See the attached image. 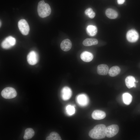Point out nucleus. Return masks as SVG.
<instances>
[{
    "mask_svg": "<svg viewBox=\"0 0 140 140\" xmlns=\"http://www.w3.org/2000/svg\"><path fill=\"white\" fill-rule=\"evenodd\" d=\"M106 126L103 124L96 125L89 132V136L94 139H100L104 138L106 136Z\"/></svg>",
    "mask_w": 140,
    "mask_h": 140,
    "instance_id": "f257e3e1",
    "label": "nucleus"
},
{
    "mask_svg": "<svg viewBox=\"0 0 140 140\" xmlns=\"http://www.w3.org/2000/svg\"><path fill=\"white\" fill-rule=\"evenodd\" d=\"M37 11L39 16L41 18H44L50 14L51 9L49 5L43 0L38 3Z\"/></svg>",
    "mask_w": 140,
    "mask_h": 140,
    "instance_id": "f03ea898",
    "label": "nucleus"
},
{
    "mask_svg": "<svg viewBox=\"0 0 140 140\" xmlns=\"http://www.w3.org/2000/svg\"><path fill=\"white\" fill-rule=\"evenodd\" d=\"M1 95L4 98L10 99L16 97L17 95V93L14 88L8 87L3 89L1 92Z\"/></svg>",
    "mask_w": 140,
    "mask_h": 140,
    "instance_id": "7ed1b4c3",
    "label": "nucleus"
},
{
    "mask_svg": "<svg viewBox=\"0 0 140 140\" xmlns=\"http://www.w3.org/2000/svg\"><path fill=\"white\" fill-rule=\"evenodd\" d=\"M119 130V127L117 125L113 124L109 126L106 128V136L109 138L112 137L117 134Z\"/></svg>",
    "mask_w": 140,
    "mask_h": 140,
    "instance_id": "20e7f679",
    "label": "nucleus"
},
{
    "mask_svg": "<svg viewBox=\"0 0 140 140\" xmlns=\"http://www.w3.org/2000/svg\"><path fill=\"white\" fill-rule=\"evenodd\" d=\"M18 26L20 31L23 35H26L29 34L30 27L26 20L23 19L20 20L18 23Z\"/></svg>",
    "mask_w": 140,
    "mask_h": 140,
    "instance_id": "39448f33",
    "label": "nucleus"
},
{
    "mask_svg": "<svg viewBox=\"0 0 140 140\" xmlns=\"http://www.w3.org/2000/svg\"><path fill=\"white\" fill-rule=\"evenodd\" d=\"M16 41V39L14 37L12 36H9L2 41L1 46L3 48L8 49L15 45Z\"/></svg>",
    "mask_w": 140,
    "mask_h": 140,
    "instance_id": "423d86ee",
    "label": "nucleus"
},
{
    "mask_svg": "<svg viewBox=\"0 0 140 140\" xmlns=\"http://www.w3.org/2000/svg\"><path fill=\"white\" fill-rule=\"evenodd\" d=\"M27 59V62L30 65H35L37 63L38 60V54L35 51H31L28 54Z\"/></svg>",
    "mask_w": 140,
    "mask_h": 140,
    "instance_id": "0eeeda50",
    "label": "nucleus"
},
{
    "mask_svg": "<svg viewBox=\"0 0 140 140\" xmlns=\"http://www.w3.org/2000/svg\"><path fill=\"white\" fill-rule=\"evenodd\" d=\"M139 36L138 32L135 30L131 29L127 33L126 38L127 40L131 43H134L137 41Z\"/></svg>",
    "mask_w": 140,
    "mask_h": 140,
    "instance_id": "6e6552de",
    "label": "nucleus"
},
{
    "mask_svg": "<svg viewBox=\"0 0 140 140\" xmlns=\"http://www.w3.org/2000/svg\"><path fill=\"white\" fill-rule=\"evenodd\" d=\"M76 101L80 106L82 107L87 106L89 102L88 97L86 95L83 94L78 95L76 98Z\"/></svg>",
    "mask_w": 140,
    "mask_h": 140,
    "instance_id": "1a4fd4ad",
    "label": "nucleus"
},
{
    "mask_svg": "<svg viewBox=\"0 0 140 140\" xmlns=\"http://www.w3.org/2000/svg\"><path fill=\"white\" fill-rule=\"evenodd\" d=\"M72 95V91L71 89L68 87H63L61 91V96L64 100L66 101L69 99Z\"/></svg>",
    "mask_w": 140,
    "mask_h": 140,
    "instance_id": "9d476101",
    "label": "nucleus"
},
{
    "mask_svg": "<svg viewBox=\"0 0 140 140\" xmlns=\"http://www.w3.org/2000/svg\"><path fill=\"white\" fill-rule=\"evenodd\" d=\"M92 117L95 120H100L104 118L106 116V114L104 111L99 110H94L93 112Z\"/></svg>",
    "mask_w": 140,
    "mask_h": 140,
    "instance_id": "9b49d317",
    "label": "nucleus"
},
{
    "mask_svg": "<svg viewBox=\"0 0 140 140\" xmlns=\"http://www.w3.org/2000/svg\"><path fill=\"white\" fill-rule=\"evenodd\" d=\"M72 46L71 42L68 39H66L63 40L60 44L61 49L64 51H67L70 50Z\"/></svg>",
    "mask_w": 140,
    "mask_h": 140,
    "instance_id": "f8f14e48",
    "label": "nucleus"
},
{
    "mask_svg": "<svg viewBox=\"0 0 140 140\" xmlns=\"http://www.w3.org/2000/svg\"><path fill=\"white\" fill-rule=\"evenodd\" d=\"M109 71L108 66L106 64H102L99 65L97 68V73L101 75H106Z\"/></svg>",
    "mask_w": 140,
    "mask_h": 140,
    "instance_id": "ddd939ff",
    "label": "nucleus"
},
{
    "mask_svg": "<svg viewBox=\"0 0 140 140\" xmlns=\"http://www.w3.org/2000/svg\"><path fill=\"white\" fill-rule=\"evenodd\" d=\"M80 57L82 60L85 62H89L93 58V54L91 53L86 51L82 52L81 54Z\"/></svg>",
    "mask_w": 140,
    "mask_h": 140,
    "instance_id": "4468645a",
    "label": "nucleus"
},
{
    "mask_svg": "<svg viewBox=\"0 0 140 140\" xmlns=\"http://www.w3.org/2000/svg\"><path fill=\"white\" fill-rule=\"evenodd\" d=\"M136 80L135 78L132 76H129L127 77L125 80V82L127 87L129 88H130L134 87H136L135 83Z\"/></svg>",
    "mask_w": 140,
    "mask_h": 140,
    "instance_id": "2eb2a0df",
    "label": "nucleus"
},
{
    "mask_svg": "<svg viewBox=\"0 0 140 140\" xmlns=\"http://www.w3.org/2000/svg\"><path fill=\"white\" fill-rule=\"evenodd\" d=\"M86 31L87 34L90 36H95L97 32V29L95 26L89 25L86 28Z\"/></svg>",
    "mask_w": 140,
    "mask_h": 140,
    "instance_id": "dca6fc26",
    "label": "nucleus"
},
{
    "mask_svg": "<svg viewBox=\"0 0 140 140\" xmlns=\"http://www.w3.org/2000/svg\"><path fill=\"white\" fill-rule=\"evenodd\" d=\"M105 13L107 17L111 19L116 18L118 15L116 11L111 8L107 9Z\"/></svg>",
    "mask_w": 140,
    "mask_h": 140,
    "instance_id": "f3484780",
    "label": "nucleus"
},
{
    "mask_svg": "<svg viewBox=\"0 0 140 140\" xmlns=\"http://www.w3.org/2000/svg\"><path fill=\"white\" fill-rule=\"evenodd\" d=\"M121 71L120 67L117 66H114L111 67L109 70L108 73L111 76L114 77L117 75Z\"/></svg>",
    "mask_w": 140,
    "mask_h": 140,
    "instance_id": "a211bd4d",
    "label": "nucleus"
},
{
    "mask_svg": "<svg viewBox=\"0 0 140 140\" xmlns=\"http://www.w3.org/2000/svg\"><path fill=\"white\" fill-rule=\"evenodd\" d=\"M34 135L33 130L30 128L26 129L25 131L24 139L25 140H28L32 138Z\"/></svg>",
    "mask_w": 140,
    "mask_h": 140,
    "instance_id": "6ab92c4d",
    "label": "nucleus"
},
{
    "mask_svg": "<svg viewBox=\"0 0 140 140\" xmlns=\"http://www.w3.org/2000/svg\"><path fill=\"white\" fill-rule=\"evenodd\" d=\"M98 40L95 38H87L83 42V45L86 46H89L97 44Z\"/></svg>",
    "mask_w": 140,
    "mask_h": 140,
    "instance_id": "aec40b11",
    "label": "nucleus"
},
{
    "mask_svg": "<svg viewBox=\"0 0 140 140\" xmlns=\"http://www.w3.org/2000/svg\"><path fill=\"white\" fill-rule=\"evenodd\" d=\"M122 97L124 103L127 105L129 104L131 102L132 100V96L129 93H125L122 95Z\"/></svg>",
    "mask_w": 140,
    "mask_h": 140,
    "instance_id": "412c9836",
    "label": "nucleus"
},
{
    "mask_svg": "<svg viewBox=\"0 0 140 140\" xmlns=\"http://www.w3.org/2000/svg\"><path fill=\"white\" fill-rule=\"evenodd\" d=\"M46 140H61V139L57 133L55 132H51L49 135L46 137Z\"/></svg>",
    "mask_w": 140,
    "mask_h": 140,
    "instance_id": "4be33fe9",
    "label": "nucleus"
},
{
    "mask_svg": "<svg viewBox=\"0 0 140 140\" xmlns=\"http://www.w3.org/2000/svg\"><path fill=\"white\" fill-rule=\"evenodd\" d=\"M75 108L73 106L69 105L66 107V112L69 116H71L74 114L75 113Z\"/></svg>",
    "mask_w": 140,
    "mask_h": 140,
    "instance_id": "5701e85b",
    "label": "nucleus"
},
{
    "mask_svg": "<svg viewBox=\"0 0 140 140\" xmlns=\"http://www.w3.org/2000/svg\"><path fill=\"white\" fill-rule=\"evenodd\" d=\"M92 9L91 8H88L85 11V14L88 16L93 12Z\"/></svg>",
    "mask_w": 140,
    "mask_h": 140,
    "instance_id": "b1692460",
    "label": "nucleus"
},
{
    "mask_svg": "<svg viewBox=\"0 0 140 140\" xmlns=\"http://www.w3.org/2000/svg\"><path fill=\"white\" fill-rule=\"evenodd\" d=\"M95 12L93 11L88 16L90 18H93L95 17Z\"/></svg>",
    "mask_w": 140,
    "mask_h": 140,
    "instance_id": "393cba45",
    "label": "nucleus"
},
{
    "mask_svg": "<svg viewBox=\"0 0 140 140\" xmlns=\"http://www.w3.org/2000/svg\"><path fill=\"white\" fill-rule=\"evenodd\" d=\"M125 0H117V2L119 4H123L125 2Z\"/></svg>",
    "mask_w": 140,
    "mask_h": 140,
    "instance_id": "a878e982",
    "label": "nucleus"
},
{
    "mask_svg": "<svg viewBox=\"0 0 140 140\" xmlns=\"http://www.w3.org/2000/svg\"><path fill=\"white\" fill-rule=\"evenodd\" d=\"M1 21H0V27L1 26Z\"/></svg>",
    "mask_w": 140,
    "mask_h": 140,
    "instance_id": "bb28decb",
    "label": "nucleus"
},
{
    "mask_svg": "<svg viewBox=\"0 0 140 140\" xmlns=\"http://www.w3.org/2000/svg\"><path fill=\"white\" fill-rule=\"evenodd\" d=\"M43 0L44 1V0Z\"/></svg>",
    "mask_w": 140,
    "mask_h": 140,
    "instance_id": "cd10ccee",
    "label": "nucleus"
}]
</instances>
